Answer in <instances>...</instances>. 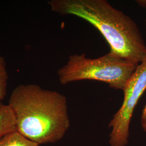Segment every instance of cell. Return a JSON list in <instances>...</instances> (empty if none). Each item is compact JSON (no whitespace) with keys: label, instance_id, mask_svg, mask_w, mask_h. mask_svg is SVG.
<instances>
[{"label":"cell","instance_id":"obj_1","mask_svg":"<svg viewBox=\"0 0 146 146\" xmlns=\"http://www.w3.org/2000/svg\"><path fill=\"white\" fill-rule=\"evenodd\" d=\"M8 104L17 131L40 145L59 141L70 126L67 99L56 91L21 84L11 92Z\"/></svg>","mask_w":146,"mask_h":146},{"label":"cell","instance_id":"obj_2","mask_svg":"<svg viewBox=\"0 0 146 146\" xmlns=\"http://www.w3.org/2000/svg\"><path fill=\"white\" fill-rule=\"evenodd\" d=\"M51 10L75 16L96 28L110 47V52L139 64L146 59V44L136 23L106 0H52Z\"/></svg>","mask_w":146,"mask_h":146},{"label":"cell","instance_id":"obj_3","mask_svg":"<svg viewBox=\"0 0 146 146\" xmlns=\"http://www.w3.org/2000/svg\"><path fill=\"white\" fill-rule=\"evenodd\" d=\"M137 66L112 52L95 58H87L84 54H74L58 70V78L62 85L81 80H94L123 90Z\"/></svg>","mask_w":146,"mask_h":146},{"label":"cell","instance_id":"obj_4","mask_svg":"<svg viewBox=\"0 0 146 146\" xmlns=\"http://www.w3.org/2000/svg\"><path fill=\"white\" fill-rule=\"evenodd\" d=\"M146 90V59L138 64L123 89V103L110 123L112 128L110 140L111 146L127 145L133 112Z\"/></svg>","mask_w":146,"mask_h":146},{"label":"cell","instance_id":"obj_5","mask_svg":"<svg viewBox=\"0 0 146 146\" xmlns=\"http://www.w3.org/2000/svg\"><path fill=\"white\" fill-rule=\"evenodd\" d=\"M17 131L15 117L8 104L0 102V139Z\"/></svg>","mask_w":146,"mask_h":146},{"label":"cell","instance_id":"obj_6","mask_svg":"<svg viewBox=\"0 0 146 146\" xmlns=\"http://www.w3.org/2000/svg\"><path fill=\"white\" fill-rule=\"evenodd\" d=\"M0 146H40V145L29 140L17 131H16L1 138Z\"/></svg>","mask_w":146,"mask_h":146},{"label":"cell","instance_id":"obj_7","mask_svg":"<svg viewBox=\"0 0 146 146\" xmlns=\"http://www.w3.org/2000/svg\"><path fill=\"white\" fill-rule=\"evenodd\" d=\"M8 74L5 58L0 52V100L5 98L8 87Z\"/></svg>","mask_w":146,"mask_h":146},{"label":"cell","instance_id":"obj_8","mask_svg":"<svg viewBox=\"0 0 146 146\" xmlns=\"http://www.w3.org/2000/svg\"><path fill=\"white\" fill-rule=\"evenodd\" d=\"M141 122H142L143 128L144 129L145 131H146V105L142 111V117H141Z\"/></svg>","mask_w":146,"mask_h":146},{"label":"cell","instance_id":"obj_9","mask_svg":"<svg viewBox=\"0 0 146 146\" xmlns=\"http://www.w3.org/2000/svg\"><path fill=\"white\" fill-rule=\"evenodd\" d=\"M136 2L139 4V5H140L141 7H146V0H139V1H137Z\"/></svg>","mask_w":146,"mask_h":146}]
</instances>
